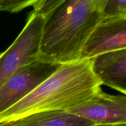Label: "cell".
<instances>
[{
    "instance_id": "obj_1",
    "label": "cell",
    "mask_w": 126,
    "mask_h": 126,
    "mask_svg": "<svg viewBox=\"0 0 126 126\" xmlns=\"http://www.w3.org/2000/svg\"><path fill=\"white\" fill-rule=\"evenodd\" d=\"M92 60L62 64L34 91L0 115V124L48 111H68L88 102L101 89Z\"/></svg>"
},
{
    "instance_id": "obj_2",
    "label": "cell",
    "mask_w": 126,
    "mask_h": 126,
    "mask_svg": "<svg viewBox=\"0 0 126 126\" xmlns=\"http://www.w3.org/2000/svg\"><path fill=\"white\" fill-rule=\"evenodd\" d=\"M106 0H62L44 18L39 55L61 65L78 60L103 18Z\"/></svg>"
},
{
    "instance_id": "obj_3",
    "label": "cell",
    "mask_w": 126,
    "mask_h": 126,
    "mask_svg": "<svg viewBox=\"0 0 126 126\" xmlns=\"http://www.w3.org/2000/svg\"><path fill=\"white\" fill-rule=\"evenodd\" d=\"M44 18L31 12L18 37L0 54V89L23 65L38 59Z\"/></svg>"
},
{
    "instance_id": "obj_4",
    "label": "cell",
    "mask_w": 126,
    "mask_h": 126,
    "mask_svg": "<svg viewBox=\"0 0 126 126\" xmlns=\"http://www.w3.org/2000/svg\"><path fill=\"white\" fill-rule=\"evenodd\" d=\"M61 65L39 55L21 66L0 89V115L34 91Z\"/></svg>"
},
{
    "instance_id": "obj_5",
    "label": "cell",
    "mask_w": 126,
    "mask_h": 126,
    "mask_svg": "<svg viewBox=\"0 0 126 126\" xmlns=\"http://www.w3.org/2000/svg\"><path fill=\"white\" fill-rule=\"evenodd\" d=\"M66 111L95 125L126 124V97L110 95L101 89L84 104Z\"/></svg>"
},
{
    "instance_id": "obj_6",
    "label": "cell",
    "mask_w": 126,
    "mask_h": 126,
    "mask_svg": "<svg viewBox=\"0 0 126 126\" xmlns=\"http://www.w3.org/2000/svg\"><path fill=\"white\" fill-rule=\"evenodd\" d=\"M126 49V18H102L86 41L78 60H89Z\"/></svg>"
},
{
    "instance_id": "obj_7",
    "label": "cell",
    "mask_w": 126,
    "mask_h": 126,
    "mask_svg": "<svg viewBox=\"0 0 126 126\" xmlns=\"http://www.w3.org/2000/svg\"><path fill=\"white\" fill-rule=\"evenodd\" d=\"M92 60L94 73L102 85L126 94V49L113 50Z\"/></svg>"
},
{
    "instance_id": "obj_8",
    "label": "cell",
    "mask_w": 126,
    "mask_h": 126,
    "mask_svg": "<svg viewBox=\"0 0 126 126\" xmlns=\"http://www.w3.org/2000/svg\"><path fill=\"white\" fill-rule=\"evenodd\" d=\"M92 122L66 111L38 112L1 123L0 126H93Z\"/></svg>"
},
{
    "instance_id": "obj_9",
    "label": "cell",
    "mask_w": 126,
    "mask_h": 126,
    "mask_svg": "<svg viewBox=\"0 0 126 126\" xmlns=\"http://www.w3.org/2000/svg\"><path fill=\"white\" fill-rule=\"evenodd\" d=\"M126 18V0H106L103 18Z\"/></svg>"
},
{
    "instance_id": "obj_10",
    "label": "cell",
    "mask_w": 126,
    "mask_h": 126,
    "mask_svg": "<svg viewBox=\"0 0 126 126\" xmlns=\"http://www.w3.org/2000/svg\"><path fill=\"white\" fill-rule=\"evenodd\" d=\"M36 0H0V11L14 13L29 6H33Z\"/></svg>"
},
{
    "instance_id": "obj_11",
    "label": "cell",
    "mask_w": 126,
    "mask_h": 126,
    "mask_svg": "<svg viewBox=\"0 0 126 126\" xmlns=\"http://www.w3.org/2000/svg\"><path fill=\"white\" fill-rule=\"evenodd\" d=\"M62 0H36L32 12L45 18L59 4Z\"/></svg>"
},
{
    "instance_id": "obj_12",
    "label": "cell",
    "mask_w": 126,
    "mask_h": 126,
    "mask_svg": "<svg viewBox=\"0 0 126 126\" xmlns=\"http://www.w3.org/2000/svg\"><path fill=\"white\" fill-rule=\"evenodd\" d=\"M93 126H126V124H122V125H95Z\"/></svg>"
}]
</instances>
